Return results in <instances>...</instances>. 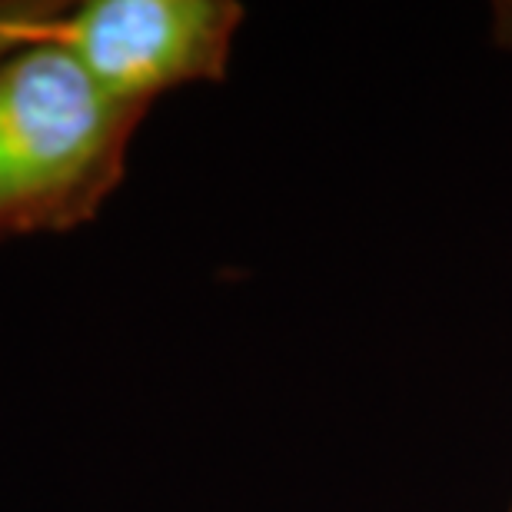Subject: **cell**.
<instances>
[{"label":"cell","instance_id":"1","mask_svg":"<svg viewBox=\"0 0 512 512\" xmlns=\"http://www.w3.org/2000/svg\"><path fill=\"white\" fill-rule=\"evenodd\" d=\"M147 110L107 94L54 37L0 60V240L94 220Z\"/></svg>","mask_w":512,"mask_h":512},{"label":"cell","instance_id":"2","mask_svg":"<svg viewBox=\"0 0 512 512\" xmlns=\"http://www.w3.org/2000/svg\"><path fill=\"white\" fill-rule=\"evenodd\" d=\"M243 20L237 0H84L64 4L50 37L107 94L150 107L170 90L227 77Z\"/></svg>","mask_w":512,"mask_h":512},{"label":"cell","instance_id":"3","mask_svg":"<svg viewBox=\"0 0 512 512\" xmlns=\"http://www.w3.org/2000/svg\"><path fill=\"white\" fill-rule=\"evenodd\" d=\"M64 4L57 0H0V60L50 37Z\"/></svg>","mask_w":512,"mask_h":512},{"label":"cell","instance_id":"4","mask_svg":"<svg viewBox=\"0 0 512 512\" xmlns=\"http://www.w3.org/2000/svg\"><path fill=\"white\" fill-rule=\"evenodd\" d=\"M489 34L499 47L512 50V0H499L493 4V14H489Z\"/></svg>","mask_w":512,"mask_h":512},{"label":"cell","instance_id":"5","mask_svg":"<svg viewBox=\"0 0 512 512\" xmlns=\"http://www.w3.org/2000/svg\"><path fill=\"white\" fill-rule=\"evenodd\" d=\"M509 512H512V509H509Z\"/></svg>","mask_w":512,"mask_h":512}]
</instances>
